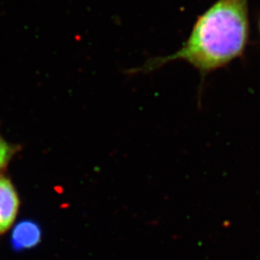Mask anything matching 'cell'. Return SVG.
Masks as SVG:
<instances>
[{
	"mask_svg": "<svg viewBox=\"0 0 260 260\" xmlns=\"http://www.w3.org/2000/svg\"><path fill=\"white\" fill-rule=\"evenodd\" d=\"M42 240V230L39 223L32 220H23L16 224L11 233L10 243L15 251L33 249Z\"/></svg>",
	"mask_w": 260,
	"mask_h": 260,
	"instance_id": "3",
	"label": "cell"
},
{
	"mask_svg": "<svg viewBox=\"0 0 260 260\" xmlns=\"http://www.w3.org/2000/svg\"><path fill=\"white\" fill-rule=\"evenodd\" d=\"M249 0H217L198 17L182 47L170 55L148 60L129 74H148L183 61L203 77L240 58L249 43Z\"/></svg>",
	"mask_w": 260,
	"mask_h": 260,
	"instance_id": "1",
	"label": "cell"
},
{
	"mask_svg": "<svg viewBox=\"0 0 260 260\" xmlns=\"http://www.w3.org/2000/svg\"><path fill=\"white\" fill-rule=\"evenodd\" d=\"M259 32H260V19H259Z\"/></svg>",
	"mask_w": 260,
	"mask_h": 260,
	"instance_id": "5",
	"label": "cell"
},
{
	"mask_svg": "<svg viewBox=\"0 0 260 260\" xmlns=\"http://www.w3.org/2000/svg\"><path fill=\"white\" fill-rule=\"evenodd\" d=\"M19 207L18 193L10 179L0 176V233L13 224Z\"/></svg>",
	"mask_w": 260,
	"mask_h": 260,
	"instance_id": "2",
	"label": "cell"
},
{
	"mask_svg": "<svg viewBox=\"0 0 260 260\" xmlns=\"http://www.w3.org/2000/svg\"><path fill=\"white\" fill-rule=\"evenodd\" d=\"M16 152V147L11 145L0 135V173L7 167Z\"/></svg>",
	"mask_w": 260,
	"mask_h": 260,
	"instance_id": "4",
	"label": "cell"
}]
</instances>
